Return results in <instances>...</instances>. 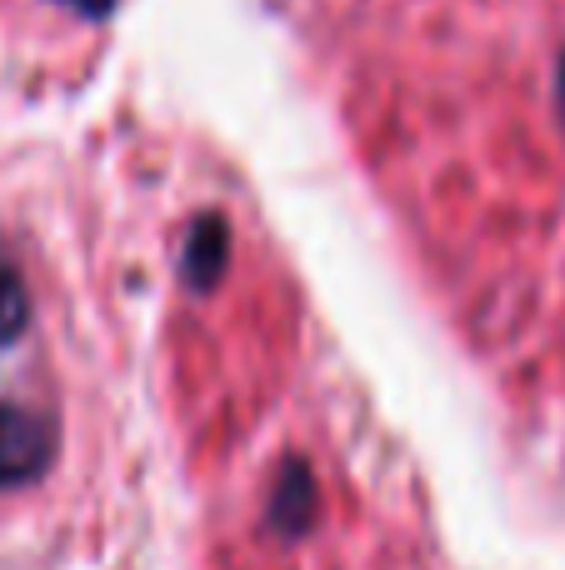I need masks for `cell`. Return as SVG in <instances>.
Instances as JSON below:
<instances>
[{"mask_svg":"<svg viewBox=\"0 0 565 570\" xmlns=\"http://www.w3.org/2000/svg\"><path fill=\"white\" fill-rule=\"evenodd\" d=\"M60 451V421L40 405L0 401V491L30 485L50 471Z\"/></svg>","mask_w":565,"mask_h":570,"instance_id":"obj_1","label":"cell"},{"mask_svg":"<svg viewBox=\"0 0 565 570\" xmlns=\"http://www.w3.org/2000/svg\"><path fill=\"white\" fill-rule=\"evenodd\" d=\"M320 515V491H316V471H310L300 455H286L270 481V505H266V521L276 535H306Z\"/></svg>","mask_w":565,"mask_h":570,"instance_id":"obj_2","label":"cell"},{"mask_svg":"<svg viewBox=\"0 0 565 570\" xmlns=\"http://www.w3.org/2000/svg\"><path fill=\"white\" fill-rule=\"evenodd\" d=\"M230 266V220L220 210H206V216L190 220V236H186V256H180V276L196 295L216 291L220 276Z\"/></svg>","mask_w":565,"mask_h":570,"instance_id":"obj_3","label":"cell"},{"mask_svg":"<svg viewBox=\"0 0 565 570\" xmlns=\"http://www.w3.org/2000/svg\"><path fill=\"white\" fill-rule=\"evenodd\" d=\"M30 325V291L10 256H0V345H10Z\"/></svg>","mask_w":565,"mask_h":570,"instance_id":"obj_4","label":"cell"},{"mask_svg":"<svg viewBox=\"0 0 565 570\" xmlns=\"http://www.w3.org/2000/svg\"><path fill=\"white\" fill-rule=\"evenodd\" d=\"M56 6L76 10V16H86V20H110L116 16V0H56Z\"/></svg>","mask_w":565,"mask_h":570,"instance_id":"obj_5","label":"cell"},{"mask_svg":"<svg viewBox=\"0 0 565 570\" xmlns=\"http://www.w3.org/2000/svg\"><path fill=\"white\" fill-rule=\"evenodd\" d=\"M556 110H561V120H565V50L556 56Z\"/></svg>","mask_w":565,"mask_h":570,"instance_id":"obj_6","label":"cell"}]
</instances>
